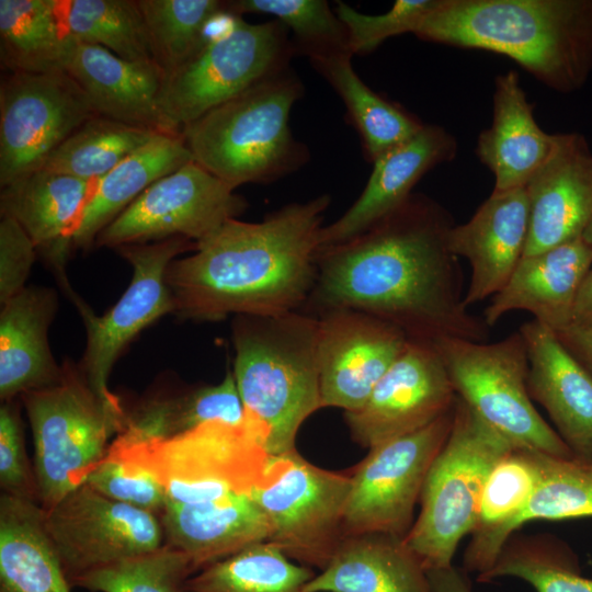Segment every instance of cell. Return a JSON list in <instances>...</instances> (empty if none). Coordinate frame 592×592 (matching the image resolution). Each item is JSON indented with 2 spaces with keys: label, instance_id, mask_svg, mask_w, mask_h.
Segmentation results:
<instances>
[{
  "label": "cell",
  "instance_id": "obj_50",
  "mask_svg": "<svg viewBox=\"0 0 592 592\" xmlns=\"http://www.w3.org/2000/svg\"><path fill=\"white\" fill-rule=\"evenodd\" d=\"M570 326L592 330V266L579 287Z\"/></svg>",
  "mask_w": 592,
  "mask_h": 592
},
{
  "label": "cell",
  "instance_id": "obj_19",
  "mask_svg": "<svg viewBox=\"0 0 592 592\" xmlns=\"http://www.w3.org/2000/svg\"><path fill=\"white\" fill-rule=\"evenodd\" d=\"M524 187L528 235L523 257L581 238L592 218V151L585 137L554 134L549 156Z\"/></svg>",
  "mask_w": 592,
  "mask_h": 592
},
{
  "label": "cell",
  "instance_id": "obj_11",
  "mask_svg": "<svg viewBox=\"0 0 592 592\" xmlns=\"http://www.w3.org/2000/svg\"><path fill=\"white\" fill-rule=\"evenodd\" d=\"M351 476L319 468L295 449L270 455L251 496L271 525L269 543L291 560L323 570L344 538Z\"/></svg>",
  "mask_w": 592,
  "mask_h": 592
},
{
  "label": "cell",
  "instance_id": "obj_13",
  "mask_svg": "<svg viewBox=\"0 0 592 592\" xmlns=\"http://www.w3.org/2000/svg\"><path fill=\"white\" fill-rule=\"evenodd\" d=\"M453 420L454 408L415 432L368 449L351 475L344 537L365 533L408 535L425 477Z\"/></svg>",
  "mask_w": 592,
  "mask_h": 592
},
{
  "label": "cell",
  "instance_id": "obj_3",
  "mask_svg": "<svg viewBox=\"0 0 592 592\" xmlns=\"http://www.w3.org/2000/svg\"><path fill=\"white\" fill-rule=\"evenodd\" d=\"M414 34L502 54L560 93L592 70V0H440Z\"/></svg>",
  "mask_w": 592,
  "mask_h": 592
},
{
  "label": "cell",
  "instance_id": "obj_30",
  "mask_svg": "<svg viewBox=\"0 0 592 592\" xmlns=\"http://www.w3.org/2000/svg\"><path fill=\"white\" fill-rule=\"evenodd\" d=\"M0 592H70V582L35 500L1 492Z\"/></svg>",
  "mask_w": 592,
  "mask_h": 592
},
{
  "label": "cell",
  "instance_id": "obj_17",
  "mask_svg": "<svg viewBox=\"0 0 592 592\" xmlns=\"http://www.w3.org/2000/svg\"><path fill=\"white\" fill-rule=\"evenodd\" d=\"M456 394L431 343L409 340L362 407L344 411L351 437L368 449L415 432L454 408Z\"/></svg>",
  "mask_w": 592,
  "mask_h": 592
},
{
  "label": "cell",
  "instance_id": "obj_12",
  "mask_svg": "<svg viewBox=\"0 0 592 592\" xmlns=\"http://www.w3.org/2000/svg\"><path fill=\"white\" fill-rule=\"evenodd\" d=\"M197 243L182 237L128 244L115 249L133 267L129 286L103 316L95 315L83 300L72 298L86 330L87 344L78 364L94 392L109 406L124 409L109 388L115 362L133 339L167 314H173V300L166 282L170 263Z\"/></svg>",
  "mask_w": 592,
  "mask_h": 592
},
{
  "label": "cell",
  "instance_id": "obj_24",
  "mask_svg": "<svg viewBox=\"0 0 592 592\" xmlns=\"http://www.w3.org/2000/svg\"><path fill=\"white\" fill-rule=\"evenodd\" d=\"M591 266L592 251L582 237L523 257L485 308L486 325L491 328L506 314L525 310L555 332L569 327L579 287Z\"/></svg>",
  "mask_w": 592,
  "mask_h": 592
},
{
  "label": "cell",
  "instance_id": "obj_7",
  "mask_svg": "<svg viewBox=\"0 0 592 592\" xmlns=\"http://www.w3.org/2000/svg\"><path fill=\"white\" fill-rule=\"evenodd\" d=\"M21 399L33 435L37 502L47 510L86 482L122 431L126 411L104 402L69 360L57 384Z\"/></svg>",
  "mask_w": 592,
  "mask_h": 592
},
{
  "label": "cell",
  "instance_id": "obj_6",
  "mask_svg": "<svg viewBox=\"0 0 592 592\" xmlns=\"http://www.w3.org/2000/svg\"><path fill=\"white\" fill-rule=\"evenodd\" d=\"M515 448L456 397L451 432L425 477L420 513L405 537L426 570L453 565L460 540L476 528L486 480Z\"/></svg>",
  "mask_w": 592,
  "mask_h": 592
},
{
  "label": "cell",
  "instance_id": "obj_37",
  "mask_svg": "<svg viewBox=\"0 0 592 592\" xmlns=\"http://www.w3.org/2000/svg\"><path fill=\"white\" fill-rule=\"evenodd\" d=\"M511 577L536 592H592V579L581 576L579 559L559 538L547 534L512 535L492 567L478 582Z\"/></svg>",
  "mask_w": 592,
  "mask_h": 592
},
{
  "label": "cell",
  "instance_id": "obj_38",
  "mask_svg": "<svg viewBox=\"0 0 592 592\" xmlns=\"http://www.w3.org/2000/svg\"><path fill=\"white\" fill-rule=\"evenodd\" d=\"M152 57L164 77L192 59L206 44L213 22L225 10L219 0H137Z\"/></svg>",
  "mask_w": 592,
  "mask_h": 592
},
{
  "label": "cell",
  "instance_id": "obj_28",
  "mask_svg": "<svg viewBox=\"0 0 592 592\" xmlns=\"http://www.w3.org/2000/svg\"><path fill=\"white\" fill-rule=\"evenodd\" d=\"M533 109L515 71L497 76L492 124L480 133L476 148L494 175V190L524 187L550 153L554 134L538 126Z\"/></svg>",
  "mask_w": 592,
  "mask_h": 592
},
{
  "label": "cell",
  "instance_id": "obj_48",
  "mask_svg": "<svg viewBox=\"0 0 592 592\" xmlns=\"http://www.w3.org/2000/svg\"><path fill=\"white\" fill-rule=\"evenodd\" d=\"M559 341L592 376V330L569 326L556 332Z\"/></svg>",
  "mask_w": 592,
  "mask_h": 592
},
{
  "label": "cell",
  "instance_id": "obj_46",
  "mask_svg": "<svg viewBox=\"0 0 592 592\" xmlns=\"http://www.w3.org/2000/svg\"><path fill=\"white\" fill-rule=\"evenodd\" d=\"M0 486L1 492L37 501L23 422L14 400L4 401L0 408Z\"/></svg>",
  "mask_w": 592,
  "mask_h": 592
},
{
  "label": "cell",
  "instance_id": "obj_44",
  "mask_svg": "<svg viewBox=\"0 0 592 592\" xmlns=\"http://www.w3.org/2000/svg\"><path fill=\"white\" fill-rule=\"evenodd\" d=\"M439 1L398 0L389 11L374 15L364 14L342 1H337L334 12L348 31L352 55H364L375 50L391 36L408 32L414 34Z\"/></svg>",
  "mask_w": 592,
  "mask_h": 592
},
{
  "label": "cell",
  "instance_id": "obj_40",
  "mask_svg": "<svg viewBox=\"0 0 592 592\" xmlns=\"http://www.w3.org/2000/svg\"><path fill=\"white\" fill-rule=\"evenodd\" d=\"M220 400L209 385L172 394H151L126 411L124 426L111 442L128 446L166 440L203 423L216 421Z\"/></svg>",
  "mask_w": 592,
  "mask_h": 592
},
{
  "label": "cell",
  "instance_id": "obj_41",
  "mask_svg": "<svg viewBox=\"0 0 592 592\" xmlns=\"http://www.w3.org/2000/svg\"><path fill=\"white\" fill-rule=\"evenodd\" d=\"M225 10L231 14H271L294 35L295 52L309 60L351 54L348 31L325 0H229Z\"/></svg>",
  "mask_w": 592,
  "mask_h": 592
},
{
  "label": "cell",
  "instance_id": "obj_20",
  "mask_svg": "<svg viewBox=\"0 0 592 592\" xmlns=\"http://www.w3.org/2000/svg\"><path fill=\"white\" fill-rule=\"evenodd\" d=\"M527 235L525 187L493 190L467 223L451 228L449 251L470 265L464 297L468 308L503 288L524 255Z\"/></svg>",
  "mask_w": 592,
  "mask_h": 592
},
{
  "label": "cell",
  "instance_id": "obj_49",
  "mask_svg": "<svg viewBox=\"0 0 592 592\" xmlns=\"http://www.w3.org/2000/svg\"><path fill=\"white\" fill-rule=\"evenodd\" d=\"M428 576L433 592H475L468 573L454 565L446 568L429 569Z\"/></svg>",
  "mask_w": 592,
  "mask_h": 592
},
{
  "label": "cell",
  "instance_id": "obj_36",
  "mask_svg": "<svg viewBox=\"0 0 592 592\" xmlns=\"http://www.w3.org/2000/svg\"><path fill=\"white\" fill-rule=\"evenodd\" d=\"M66 33L127 60H153L137 0H53Z\"/></svg>",
  "mask_w": 592,
  "mask_h": 592
},
{
  "label": "cell",
  "instance_id": "obj_51",
  "mask_svg": "<svg viewBox=\"0 0 592 592\" xmlns=\"http://www.w3.org/2000/svg\"><path fill=\"white\" fill-rule=\"evenodd\" d=\"M582 239L592 251V218L582 235Z\"/></svg>",
  "mask_w": 592,
  "mask_h": 592
},
{
  "label": "cell",
  "instance_id": "obj_31",
  "mask_svg": "<svg viewBox=\"0 0 592 592\" xmlns=\"http://www.w3.org/2000/svg\"><path fill=\"white\" fill-rule=\"evenodd\" d=\"M540 452L512 448L492 467L481 496L476 528L463 556V569L487 572L509 539L508 530L534 493Z\"/></svg>",
  "mask_w": 592,
  "mask_h": 592
},
{
  "label": "cell",
  "instance_id": "obj_8",
  "mask_svg": "<svg viewBox=\"0 0 592 592\" xmlns=\"http://www.w3.org/2000/svg\"><path fill=\"white\" fill-rule=\"evenodd\" d=\"M107 453L144 468L167 501L179 503L251 494L270 458L259 426L247 417L238 425L210 421L166 440L111 443Z\"/></svg>",
  "mask_w": 592,
  "mask_h": 592
},
{
  "label": "cell",
  "instance_id": "obj_47",
  "mask_svg": "<svg viewBox=\"0 0 592 592\" xmlns=\"http://www.w3.org/2000/svg\"><path fill=\"white\" fill-rule=\"evenodd\" d=\"M37 249L12 217L1 215L0 221V301L1 305L25 288Z\"/></svg>",
  "mask_w": 592,
  "mask_h": 592
},
{
  "label": "cell",
  "instance_id": "obj_16",
  "mask_svg": "<svg viewBox=\"0 0 592 592\" xmlns=\"http://www.w3.org/2000/svg\"><path fill=\"white\" fill-rule=\"evenodd\" d=\"M44 511L70 584L90 570L164 544L159 515L107 498L87 482Z\"/></svg>",
  "mask_w": 592,
  "mask_h": 592
},
{
  "label": "cell",
  "instance_id": "obj_29",
  "mask_svg": "<svg viewBox=\"0 0 592 592\" xmlns=\"http://www.w3.org/2000/svg\"><path fill=\"white\" fill-rule=\"evenodd\" d=\"M305 592H433L428 570L405 537L385 533L345 536L329 565Z\"/></svg>",
  "mask_w": 592,
  "mask_h": 592
},
{
  "label": "cell",
  "instance_id": "obj_43",
  "mask_svg": "<svg viewBox=\"0 0 592 592\" xmlns=\"http://www.w3.org/2000/svg\"><path fill=\"white\" fill-rule=\"evenodd\" d=\"M193 573L191 558L164 543L158 549L90 570L71 584L91 592H182Z\"/></svg>",
  "mask_w": 592,
  "mask_h": 592
},
{
  "label": "cell",
  "instance_id": "obj_4",
  "mask_svg": "<svg viewBox=\"0 0 592 592\" xmlns=\"http://www.w3.org/2000/svg\"><path fill=\"white\" fill-rule=\"evenodd\" d=\"M231 341L246 417L260 428L270 455L295 451L300 425L321 409L318 317L303 310L237 315Z\"/></svg>",
  "mask_w": 592,
  "mask_h": 592
},
{
  "label": "cell",
  "instance_id": "obj_2",
  "mask_svg": "<svg viewBox=\"0 0 592 592\" xmlns=\"http://www.w3.org/2000/svg\"><path fill=\"white\" fill-rule=\"evenodd\" d=\"M330 202L323 194L287 204L262 221H226L168 266L173 314L219 321L301 310L317 278L319 235Z\"/></svg>",
  "mask_w": 592,
  "mask_h": 592
},
{
  "label": "cell",
  "instance_id": "obj_18",
  "mask_svg": "<svg viewBox=\"0 0 592 592\" xmlns=\"http://www.w3.org/2000/svg\"><path fill=\"white\" fill-rule=\"evenodd\" d=\"M317 317L321 408L356 410L409 339L395 326L355 309H330Z\"/></svg>",
  "mask_w": 592,
  "mask_h": 592
},
{
  "label": "cell",
  "instance_id": "obj_32",
  "mask_svg": "<svg viewBox=\"0 0 592 592\" xmlns=\"http://www.w3.org/2000/svg\"><path fill=\"white\" fill-rule=\"evenodd\" d=\"M194 160L182 134L161 133L99 180L72 241L87 250L111 221L161 178Z\"/></svg>",
  "mask_w": 592,
  "mask_h": 592
},
{
  "label": "cell",
  "instance_id": "obj_21",
  "mask_svg": "<svg viewBox=\"0 0 592 592\" xmlns=\"http://www.w3.org/2000/svg\"><path fill=\"white\" fill-rule=\"evenodd\" d=\"M100 179L41 169L1 187L0 212L15 219L70 295L66 262Z\"/></svg>",
  "mask_w": 592,
  "mask_h": 592
},
{
  "label": "cell",
  "instance_id": "obj_27",
  "mask_svg": "<svg viewBox=\"0 0 592 592\" xmlns=\"http://www.w3.org/2000/svg\"><path fill=\"white\" fill-rule=\"evenodd\" d=\"M58 307L53 288L29 286L2 305L0 314V398L57 384L62 376L48 343V329Z\"/></svg>",
  "mask_w": 592,
  "mask_h": 592
},
{
  "label": "cell",
  "instance_id": "obj_14",
  "mask_svg": "<svg viewBox=\"0 0 592 592\" xmlns=\"http://www.w3.org/2000/svg\"><path fill=\"white\" fill-rule=\"evenodd\" d=\"M96 116L65 71L8 72L0 83V186L43 168L83 123Z\"/></svg>",
  "mask_w": 592,
  "mask_h": 592
},
{
  "label": "cell",
  "instance_id": "obj_10",
  "mask_svg": "<svg viewBox=\"0 0 592 592\" xmlns=\"http://www.w3.org/2000/svg\"><path fill=\"white\" fill-rule=\"evenodd\" d=\"M433 346L456 396L513 447L574 458L534 407L527 389V351L519 330L491 343L443 338Z\"/></svg>",
  "mask_w": 592,
  "mask_h": 592
},
{
  "label": "cell",
  "instance_id": "obj_33",
  "mask_svg": "<svg viewBox=\"0 0 592 592\" xmlns=\"http://www.w3.org/2000/svg\"><path fill=\"white\" fill-rule=\"evenodd\" d=\"M73 44L53 0H0V60L8 72L65 71Z\"/></svg>",
  "mask_w": 592,
  "mask_h": 592
},
{
  "label": "cell",
  "instance_id": "obj_5",
  "mask_svg": "<svg viewBox=\"0 0 592 592\" xmlns=\"http://www.w3.org/2000/svg\"><path fill=\"white\" fill-rule=\"evenodd\" d=\"M304 84L288 67L208 111L181 134L194 161L232 190L269 183L301 168L307 147L289 127Z\"/></svg>",
  "mask_w": 592,
  "mask_h": 592
},
{
  "label": "cell",
  "instance_id": "obj_9",
  "mask_svg": "<svg viewBox=\"0 0 592 592\" xmlns=\"http://www.w3.org/2000/svg\"><path fill=\"white\" fill-rule=\"evenodd\" d=\"M295 53L278 20L251 24L229 13L223 31L210 32L192 59L164 77L158 104L167 128L181 134L208 111L288 68Z\"/></svg>",
  "mask_w": 592,
  "mask_h": 592
},
{
  "label": "cell",
  "instance_id": "obj_35",
  "mask_svg": "<svg viewBox=\"0 0 592 592\" xmlns=\"http://www.w3.org/2000/svg\"><path fill=\"white\" fill-rule=\"evenodd\" d=\"M315 574L264 542L196 571L182 592H305Z\"/></svg>",
  "mask_w": 592,
  "mask_h": 592
},
{
  "label": "cell",
  "instance_id": "obj_1",
  "mask_svg": "<svg viewBox=\"0 0 592 592\" xmlns=\"http://www.w3.org/2000/svg\"><path fill=\"white\" fill-rule=\"evenodd\" d=\"M453 226L443 206L412 193L361 234L318 249L317 278L301 310L355 309L431 344L487 342L490 328L464 303L458 258L447 244Z\"/></svg>",
  "mask_w": 592,
  "mask_h": 592
},
{
  "label": "cell",
  "instance_id": "obj_39",
  "mask_svg": "<svg viewBox=\"0 0 592 592\" xmlns=\"http://www.w3.org/2000/svg\"><path fill=\"white\" fill-rule=\"evenodd\" d=\"M159 134L96 115L69 136L42 169L87 180L101 179Z\"/></svg>",
  "mask_w": 592,
  "mask_h": 592
},
{
  "label": "cell",
  "instance_id": "obj_22",
  "mask_svg": "<svg viewBox=\"0 0 592 592\" xmlns=\"http://www.w3.org/2000/svg\"><path fill=\"white\" fill-rule=\"evenodd\" d=\"M521 332L527 351V389L547 412L576 459L592 463V376L559 341L533 319Z\"/></svg>",
  "mask_w": 592,
  "mask_h": 592
},
{
  "label": "cell",
  "instance_id": "obj_26",
  "mask_svg": "<svg viewBox=\"0 0 592 592\" xmlns=\"http://www.w3.org/2000/svg\"><path fill=\"white\" fill-rule=\"evenodd\" d=\"M159 517L164 543L186 554L195 572L271 535L267 516L251 494L202 503L167 501Z\"/></svg>",
  "mask_w": 592,
  "mask_h": 592
},
{
  "label": "cell",
  "instance_id": "obj_25",
  "mask_svg": "<svg viewBox=\"0 0 592 592\" xmlns=\"http://www.w3.org/2000/svg\"><path fill=\"white\" fill-rule=\"evenodd\" d=\"M99 116L171 133L158 98L164 73L155 60H127L109 49L75 42L65 67Z\"/></svg>",
  "mask_w": 592,
  "mask_h": 592
},
{
  "label": "cell",
  "instance_id": "obj_23",
  "mask_svg": "<svg viewBox=\"0 0 592 592\" xmlns=\"http://www.w3.org/2000/svg\"><path fill=\"white\" fill-rule=\"evenodd\" d=\"M455 137L437 125H423L410 139L373 162V171L356 201L335 221L323 226L319 248L343 242L369 228L400 206L420 179L454 159Z\"/></svg>",
  "mask_w": 592,
  "mask_h": 592
},
{
  "label": "cell",
  "instance_id": "obj_15",
  "mask_svg": "<svg viewBox=\"0 0 592 592\" xmlns=\"http://www.w3.org/2000/svg\"><path fill=\"white\" fill-rule=\"evenodd\" d=\"M247 207L242 196L192 160L151 184L100 231L94 244L117 249L175 237L197 243Z\"/></svg>",
  "mask_w": 592,
  "mask_h": 592
},
{
  "label": "cell",
  "instance_id": "obj_34",
  "mask_svg": "<svg viewBox=\"0 0 592 592\" xmlns=\"http://www.w3.org/2000/svg\"><path fill=\"white\" fill-rule=\"evenodd\" d=\"M352 56L339 54L310 62L341 98L361 136L365 156L373 163L413 137L424 124L369 89L354 71Z\"/></svg>",
  "mask_w": 592,
  "mask_h": 592
},
{
  "label": "cell",
  "instance_id": "obj_45",
  "mask_svg": "<svg viewBox=\"0 0 592 592\" xmlns=\"http://www.w3.org/2000/svg\"><path fill=\"white\" fill-rule=\"evenodd\" d=\"M86 482L103 496L160 515L167 498L160 483L144 468L106 453Z\"/></svg>",
  "mask_w": 592,
  "mask_h": 592
},
{
  "label": "cell",
  "instance_id": "obj_42",
  "mask_svg": "<svg viewBox=\"0 0 592 592\" xmlns=\"http://www.w3.org/2000/svg\"><path fill=\"white\" fill-rule=\"evenodd\" d=\"M539 464L537 487L511 523L509 538L530 521L592 517V463L540 453Z\"/></svg>",
  "mask_w": 592,
  "mask_h": 592
}]
</instances>
